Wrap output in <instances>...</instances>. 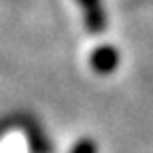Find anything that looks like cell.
Returning <instances> with one entry per match:
<instances>
[{
    "mask_svg": "<svg viewBox=\"0 0 153 153\" xmlns=\"http://www.w3.org/2000/svg\"><path fill=\"white\" fill-rule=\"evenodd\" d=\"M94 62L98 66V70H111L115 66V62H117V55H115L113 49H98Z\"/></svg>",
    "mask_w": 153,
    "mask_h": 153,
    "instance_id": "1",
    "label": "cell"
},
{
    "mask_svg": "<svg viewBox=\"0 0 153 153\" xmlns=\"http://www.w3.org/2000/svg\"><path fill=\"white\" fill-rule=\"evenodd\" d=\"M74 153H94V145L91 143H83L74 149Z\"/></svg>",
    "mask_w": 153,
    "mask_h": 153,
    "instance_id": "2",
    "label": "cell"
}]
</instances>
